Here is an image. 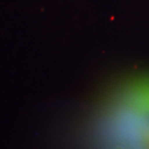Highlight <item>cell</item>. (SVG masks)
<instances>
[{"label":"cell","instance_id":"obj_1","mask_svg":"<svg viewBox=\"0 0 149 149\" xmlns=\"http://www.w3.org/2000/svg\"><path fill=\"white\" fill-rule=\"evenodd\" d=\"M139 107L143 113L145 120L149 124V98H147L143 93H141V99H139Z\"/></svg>","mask_w":149,"mask_h":149},{"label":"cell","instance_id":"obj_2","mask_svg":"<svg viewBox=\"0 0 149 149\" xmlns=\"http://www.w3.org/2000/svg\"><path fill=\"white\" fill-rule=\"evenodd\" d=\"M141 93H142L147 98H149V82L146 85H144L143 87L141 88Z\"/></svg>","mask_w":149,"mask_h":149}]
</instances>
